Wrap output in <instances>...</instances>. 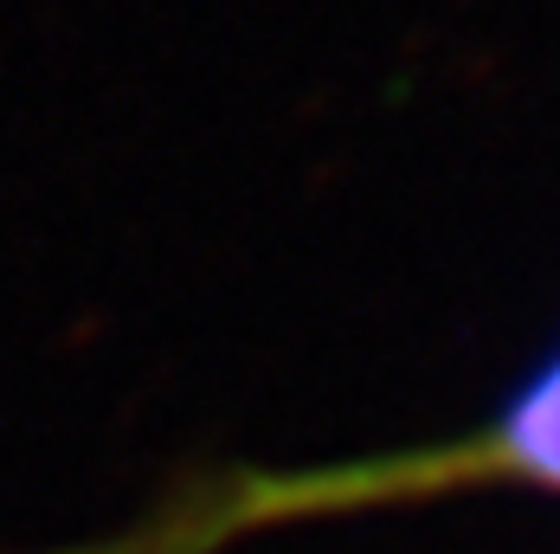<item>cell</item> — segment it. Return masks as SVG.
<instances>
[{
    "label": "cell",
    "mask_w": 560,
    "mask_h": 554,
    "mask_svg": "<svg viewBox=\"0 0 560 554\" xmlns=\"http://www.w3.org/2000/svg\"><path fill=\"white\" fill-rule=\"evenodd\" d=\"M483 484L560 490V355L477 432L381 451V458H341L316 471H225L207 484H187L174 503H162V516L65 554H220L225 542L265 535L283 522L425 503L451 490H483Z\"/></svg>",
    "instance_id": "obj_1"
}]
</instances>
